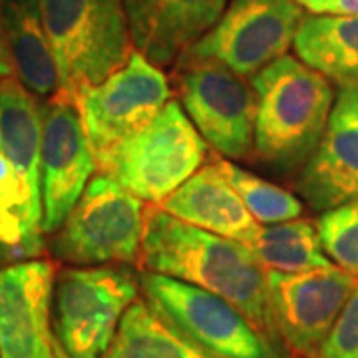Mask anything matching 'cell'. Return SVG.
Here are the masks:
<instances>
[{"instance_id": "1", "label": "cell", "mask_w": 358, "mask_h": 358, "mask_svg": "<svg viewBox=\"0 0 358 358\" xmlns=\"http://www.w3.org/2000/svg\"><path fill=\"white\" fill-rule=\"evenodd\" d=\"M140 265L229 301L271 345L282 346L273 320L268 271L241 241L183 223L150 205L145 207Z\"/></svg>"}, {"instance_id": "2", "label": "cell", "mask_w": 358, "mask_h": 358, "mask_svg": "<svg viewBox=\"0 0 358 358\" xmlns=\"http://www.w3.org/2000/svg\"><path fill=\"white\" fill-rule=\"evenodd\" d=\"M251 86L257 94L253 154L287 171L305 166L331 122V80L285 54L257 72Z\"/></svg>"}, {"instance_id": "3", "label": "cell", "mask_w": 358, "mask_h": 358, "mask_svg": "<svg viewBox=\"0 0 358 358\" xmlns=\"http://www.w3.org/2000/svg\"><path fill=\"white\" fill-rule=\"evenodd\" d=\"M38 6L60 74V94L76 100L82 90L120 70L136 50L124 0H38Z\"/></svg>"}, {"instance_id": "4", "label": "cell", "mask_w": 358, "mask_h": 358, "mask_svg": "<svg viewBox=\"0 0 358 358\" xmlns=\"http://www.w3.org/2000/svg\"><path fill=\"white\" fill-rule=\"evenodd\" d=\"M207 148L183 106L171 98L148 126L96 157V167L136 197L159 203L203 166Z\"/></svg>"}, {"instance_id": "5", "label": "cell", "mask_w": 358, "mask_h": 358, "mask_svg": "<svg viewBox=\"0 0 358 358\" xmlns=\"http://www.w3.org/2000/svg\"><path fill=\"white\" fill-rule=\"evenodd\" d=\"M140 277L126 265L66 267L52 294L54 334L70 358H102L129 305Z\"/></svg>"}, {"instance_id": "6", "label": "cell", "mask_w": 358, "mask_h": 358, "mask_svg": "<svg viewBox=\"0 0 358 358\" xmlns=\"http://www.w3.org/2000/svg\"><path fill=\"white\" fill-rule=\"evenodd\" d=\"M143 227V199L98 171L54 233L52 255L74 267L131 265L140 261Z\"/></svg>"}, {"instance_id": "7", "label": "cell", "mask_w": 358, "mask_h": 358, "mask_svg": "<svg viewBox=\"0 0 358 358\" xmlns=\"http://www.w3.org/2000/svg\"><path fill=\"white\" fill-rule=\"evenodd\" d=\"M143 301L207 358H282L229 301L154 271L140 275Z\"/></svg>"}, {"instance_id": "8", "label": "cell", "mask_w": 358, "mask_h": 358, "mask_svg": "<svg viewBox=\"0 0 358 358\" xmlns=\"http://www.w3.org/2000/svg\"><path fill=\"white\" fill-rule=\"evenodd\" d=\"M171 80L195 129L219 155L247 159L255 148L257 94L247 78L221 62L183 52Z\"/></svg>"}, {"instance_id": "9", "label": "cell", "mask_w": 358, "mask_h": 358, "mask_svg": "<svg viewBox=\"0 0 358 358\" xmlns=\"http://www.w3.org/2000/svg\"><path fill=\"white\" fill-rule=\"evenodd\" d=\"M303 18L296 0H229L217 22L185 52L251 80L289 52Z\"/></svg>"}, {"instance_id": "10", "label": "cell", "mask_w": 358, "mask_h": 358, "mask_svg": "<svg viewBox=\"0 0 358 358\" xmlns=\"http://www.w3.org/2000/svg\"><path fill=\"white\" fill-rule=\"evenodd\" d=\"M171 100L169 80L138 50L96 86L82 90L76 103L94 157L148 126Z\"/></svg>"}, {"instance_id": "11", "label": "cell", "mask_w": 358, "mask_h": 358, "mask_svg": "<svg viewBox=\"0 0 358 358\" xmlns=\"http://www.w3.org/2000/svg\"><path fill=\"white\" fill-rule=\"evenodd\" d=\"M268 294L275 329L294 358H317L334 320L357 291L358 277L345 268H310L301 273L268 271Z\"/></svg>"}, {"instance_id": "12", "label": "cell", "mask_w": 358, "mask_h": 358, "mask_svg": "<svg viewBox=\"0 0 358 358\" xmlns=\"http://www.w3.org/2000/svg\"><path fill=\"white\" fill-rule=\"evenodd\" d=\"M98 171L74 98L54 94L44 103L42 124V229L54 235Z\"/></svg>"}, {"instance_id": "13", "label": "cell", "mask_w": 358, "mask_h": 358, "mask_svg": "<svg viewBox=\"0 0 358 358\" xmlns=\"http://www.w3.org/2000/svg\"><path fill=\"white\" fill-rule=\"evenodd\" d=\"M56 273L44 259L0 268V358H58L50 320Z\"/></svg>"}, {"instance_id": "14", "label": "cell", "mask_w": 358, "mask_h": 358, "mask_svg": "<svg viewBox=\"0 0 358 358\" xmlns=\"http://www.w3.org/2000/svg\"><path fill=\"white\" fill-rule=\"evenodd\" d=\"M229 0H124L134 48L166 68L203 36Z\"/></svg>"}, {"instance_id": "15", "label": "cell", "mask_w": 358, "mask_h": 358, "mask_svg": "<svg viewBox=\"0 0 358 358\" xmlns=\"http://www.w3.org/2000/svg\"><path fill=\"white\" fill-rule=\"evenodd\" d=\"M155 205L183 223L241 243H249L261 227L223 173L217 157L207 166L203 164L176 192Z\"/></svg>"}, {"instance_id": "16", "label": "cell", "mask_w": 358, "mask_h": 358, "mask_svg": "<svg viewBox=\"0 0 358 358\" xmlns=\"http://www.w3.org/2000/svg\"><path fill=\"white\" fill-rule=\"evenodd\" d=\"M296 189L322 213L358 199V124L331 115L322 140L305 162Z\"/></svg>"}, {"instance_id": "17", "label": "cell", "mask_w": 358, "mask_h": 358, "mask_svg": "<svg viewBox=\"0 0 358 358\" xmlns=\"http://www.w3.org/2000/svg\"><path fill=\"white\" fill-rule=\"evenodd\" d=\"M44 106L24 88L18 78L0 80V154L4 155L26 185L42 197L40 152H42Z\"/></svg>"}, {"instance_id": "18", "label": "cell", "mask_w": 358, "mask_h": 358, "mask_svg": "<svg viewBox=\"0 0 358 358\" xmlns=\"http://www.w3.org/2000/svg\"><path fill=\"white\" fill-rule=\"evenodd\" d=\"M2 10L14 76L34 96L52 98L60 90V74L42 24L38 0H2Z\"/></svg>"}, {"instance_id": "19", "label": "cell", "mask_w": 358, "mask_h": 358, "mask_svg": "<svg viewBox=\"0 0 358 358\" xmlns=\"http://www.w3.org/2000/svg\"><path fill=\"white\" fill-rule=\"evenodd\" d=\"M293 48L296 58L319 70L341 90L358 88V14L305 16Z\"/></svg>"}, {"instance_id": "20", "label": "cell", "mask_w": 358, "mask_h": 358, "mask_svg": "<svg viewBox=\"0 0 358 358\" xmlns=\"http://www.w3.org/2000/svg\"><path fill=\"white\" fill-rule=\"evenodd\" d=\"M44 253L42 197L0 154V268Z\"/></svg>"}, {"instance_id": "21", "label": "cell", "mask_w": 358, "mask_h": 358, "mask_svg": "<svg viewBox=\"0 0 358 358\" xmlns=\"http://www.w3.org/2000/svg\"><path fill=\"white\" fill-rule=\"evenodd\" d=\"M102 358H207L169 327L145 301L136 299Z\"/></svg>"}, {"instance_id": "22", "label": "cell", "mask_w": 358, "mask_h": 358, "mask_svg": "<svg viewBox=\"0 0 358 358\" xmlns=\"http://www.w3.org/2000/svg\"><path fill=\"white\" fill-rule=\"evenodd\" d=\"M245 245L267 271L301 273L333 265L322 251L319 227L310 219L296 217L259 227L253 239Z\"/></svg>"}, {"instance_id": "23", "label": "cell", "mask_w": 358, "mask_h": 358, "mask_svg": "<svg viewBox=\"0 0 358 358\" xmlns=\"http://www.w3.org/2000/svg\"><path fill=\"white\" fill-rule=\"evenodd\" d=\"M215 157L223 173L231 181V185L243 199L249 213L257 219V223L273 225V223L291 221L303 215V203L291 192L282 189L271 181L257 178L243 167L231 164L229 159H221L219 155Z\"/></svg>"}, {"instance_id": "24", "label": "cell", "mask_w": 358, "mask_h": 358, "mask_svg": "<svg viewBox=\"0 0 358 358\" xmlns=\"http://www.w3.org/2000/svg\"><path fill=\"white\" fill-rule=\"evenodd\" d=\"M317 227L331 263L358 277V199L324 211Z\"/></svg>"}, {"instance_id": "25", "label": "cell", "mask_w": 358, "mask_h": 358, "mask_svg": "<svg viewBox=\"0 0 358 358\" xmlns=\"http://www.w3.org/2000/svg\"><path fill=\"white\" fill-rule=\"evenodd\" d=\"M317 358H358V287L334 320Z\"/></svg>"}, {"instance_id": "26", "label": "cell", "mask_w": 358, "mask_h": 358, "mask_svg": "<svg viewBox=\"0 0 358 358\" xmlns=\"http://www.w3.org/2000/svg\"><path fill=\"white\" fill-rule=\"evenodd\" d=\"M303 10L317 16H357L358 0H296Z\"/></svg>"}, {"instance_id": "27", "label": "cell", "mask_w": 358, "mask_h": 358, "mask_svg": "<svg viewBox=\"0 0 358 358\" xmlns=\"http://www.w3.org/2000/svg\"><path fill=\"white\" fill-rule=\"evenodd\" d=\"M333 117L358 124V88H345L338 92L333 106Z\"/></svg>"}, {"instance_id": "28", "label": "cell", "mask_w": 358, "mask_h": 358, "mask_svg": "<svg viewBox=\"0 0 358 358\" xmlns=\"http://www.w3.org/2000/svg\"><path fill=\"white\" fill-rule=\"evenodd\" d=\"M14 76L13 56H10V46H8V36H6V24H4V10H2V0H0V80Z\"/></svg>"}, {"instance_id": "29", "label": "cell", "mask_w": 358, "mask_h": 358, "mask_svg": "<svg viewBox=\"0 0 358 358\" xmlns=\"http://www.w3.org/2000/svg\"><path fill=\"white\" fill-rule=\"evenodd\" d=\"M56 355H58V358H70L66 355V350L62 348V345L58 343V338H56Z\"/></svg>"}]
</instances>
